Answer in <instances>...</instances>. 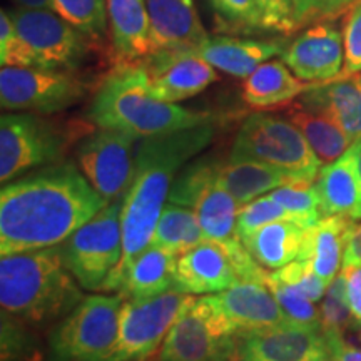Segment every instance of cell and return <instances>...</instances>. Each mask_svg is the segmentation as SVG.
I'll return each mask as SVG.
<instances>
[{"label": "cell", "instance_id": "1", "mask_svg": "<svg viewBox=\"0 0 361 361\" xmlns=\"http://www.w3.org/2000/svg\"><path fill=\"white\" fill-rule=\"evenodd\" d=\"M107 202L72 162H54L0 191V252L59 246Z\"/></svg>", "mask_w": 361, "mask_h": 361}, {"label": "cell", "instance_id": "2", "mask_svg": "<svg viewBox=\"0 0 361 361\" xmlns=\"http://www.w3.org/2000/svg\"><path fill=\"white\" fill-rule=\"evenodd\" d=\"M214 137L207 123L176 133L141 139L134 152V176L123 200V256L101 291H117L121 278L139 252L152 243L169 191L179 171L209 146Z\"/></svg>", "mask_w": 361, "mask_h": 361}, {"label": "cell", "instance_id": "3", "mask_svg": "<svg viewBox=\"0 0 361 361\" xmlns=\"http://www.w3.org/2000/svg\"><path fill=\"white\" fill-rule=\"evenodd\" d=\"M89 117L101 129H112L135 139L176 133L209 123L206 112L189 111L164 102L149 90L141 64L128 62L102 80L89 109Z\"/></svg>", "mask_w": 361, "mask_h": 361}, {"label": "cell", "instance_id": "4", "mask_svg": "<svg viewBox=\"0 0 361 361\" xmlns=\"http://www.w3.org/2000/svg\"><path fill=\"white\" fill-rule=\"evenodd\" d=\"M82 293L67 268L61 246L6 255L0 259V305L4 314L44 323L71 313Z\"/></svg>", "mask_w": 361, "mask_h": 361}, {"label": "cell", "instance_id": "5", "mask_svg": "<svg viewBox=\"0 0 361 361\" xmlns=\"http://www.w3.org/2000/svg\"><path fill=\"white\" fill-rule=\"evenodd\" d=\"M229 161H258L313 184L322 162L291 121L271 114H252L239 128Z\"/></svg>", "mask_w": 361, "mask_h": 361}, {"label": "cell", "instance_id": "6", "mask_svg": "<svg viewBox=\"0 0 361 361\" xmlns=\"http://www.w3.org/2000/svg\"><path fill=\"white\" fill-rule=\"evenodd\" d=\"M239 335L218 296L196 298L173 324L159 361H238Z\"/></svg>", "mask_w": 361, "mask_h": 361}, {"label": "cell", "instance_id": "7", "mask_svg": "<svg viewBox=\"0 0 361 361\" xmlns=\"http://www.w3.org/2000/svg\"><path fill=\"white\" fill-rule=\"evenodd\" d=\"M123 303L119 295L82 298L51 333V361H109L119 336Z\"/></svg>", "mask_w": 361, "mask_h": 361}, {"label": "cell", "instance_id": "8", "mask_svg": "<svg viewBox=\"0 0 361 361\" xmlns=\"http://www.w3.org/2000/svg\"><path fill=\"white\" fill-rule=\"evenodd\" d=\"M123 201L109 202L62 243L67 268L84 290L101 291L123 256Z\"/></svg>", "mask_w": 361, "mask_h": 361}, {"label": "cell", "instance_id": "9", "mask_svg": "<svg viewBox=\"0 0 361 361\" xmlns=\"http://www.w3.org/2000/svg\"><path fill=\"white\" fill-rule=\"evenodd\" d=\"M194 300V295L178 290L152 298L124 300L119 316V336L109 361H144L154 355L173 324Z\"/></svg>", "mask_w": 361, "mask_h": 361}, {"label": "cell", "instance_id": "10", "mask_svg": "<svg viewBox=\"0 0 361 361\" xmlns=\"http://www.w3.org/2000/svg\"><path fill=\"white\" fill-rule=\"evenodd\" d=\"M87 84L74 72L42 67H2L0 106L4 111L54 114L82 101Z\"/></svg>", "mask_w": 361, "mask_h": 361}, {"label": "cell", "instance_id": "11", "mask_svg": "<svg viewBox=\"0 0 361 361\" xmlns=\"http://www.w3.org/2000/svg\"><path fill=\"white\" fill-rule=\"evenodd\" d=\"M67 134L39 116L4 114L0 119V180L11 183L27 171L59 162Z\"/></svg>", "mask_w": 361, "mask_h": 361}, {"label": "cell", "instance_id": "12", "mask_svg": "<svg viewBox=\"0 0 361 361\" xmlns=\"http://www.w3.org/2000/svg\"><path fill=\"white\" fill-rule=\"evenodd\" d=\"M17 30L34 52L37 67L42 69L74 71L87 59L92 35L82 32L54 11L11 12Z\"/></svg>", "mask_w": 361, "mask_h": 361}, {"label": "cell", "instance_id": "13", "mask_svg": "<svg viewBox=\"0 0 361 361\" xmlns=\"http://www.w3.org/2000/svg\"><path fill=\"white\" fill-rule=\"evenodd\" d=\"M133 135L112 129H101L87 135L78 147V166L89 184L104 201L124 200L134 176Z\"/></svg>", "mask_w": 361, "mask_h": 361}, {"label": "cell", "instance_id": "14", "mask_svg": "<svg viewBox=\"0 0 361 361\" xmlns=\"http://www.w3.org/2000/svg\"><path fill=\"white\" fill-rule=\"evenodd\" d=\"M238 361H333L322 326L286 322L239 335Z\"/></svg>", "mask_w": 361, "mask_h": 361}, {"label": "cell", "instance_id": "15", "mask_svg": "<svg viewBox=\"0 0 361 361\" xmlns=\"http://www.w3.org/2000/svg\"><path fill=\"white\" fill-rule=\"evenodd\" d=\"M139 64L149 90L164 102L186 101L218 80L214 67L194 49H168L151 54Z\"/></svg>", "mask_w": 361, "mask_h": 361}, {"label": "cell", "instance_id": "16", "mask_svg": "<svg viewBox=\"0 0 361 361\" xmlns=\"http://www.w3.org/2000/svg\"><path fill=\"white\" fill-rule=\"evenodd\" d=\"M281 61L305 82L333 80L345 67V39L335 27L314 25L284 49Z\"/></svg>", "mask_w": 361, "mask_h": 361}, {"label": "cell", "instance_id": "17", "mask_svg": "<svg viewBox=\"0 0 361 361\" xmlns=\"http://www.w3.org/2000/svg\"><path fill=\"white\" fill-rule=\"evenodd\" d=\"M239 278L223 241L204 239L178 258L176 290L186 295H218Z\"/></svg>", "mask_w": 361, "mask_h": 361}, {"label": "cell", "instance_id": "18", "mask_svg": "<svg viewBox=\"0 0 361 361\" xmlns=\"http://www.w3.org/2000/svg\"><path fill=\"white\" fill-rule=\"evenodd\" d=\"M361 137L351 142L336 161L329 162L316 178L323 216L361 219Z\"/></svg>", "mask_w": 361, "mask_h": 361}, {"label": "cell", "instance_id": "19", "mask_svg": "<svg viewBox=\"0 0 361 361\" xmlns=\"http://www.w3.org/2000/svg\"><path fill=\"white\" fill-rule=\"evenodd\" d=\"M151 22V54L197 49L209 39L194 0H146Z\"/></svg>", "mask_w": 361, "mask_h": 361}, {"label": "cell", "instance_id": "20", "mask_svg": "<svg viewBox=\"0 0 361 361\" xmlns=\"http://www.w3.org/2000/svg\"><path fill=\"white\" fill-rule=\"evenodd\" d=\"M216 296L238 335L290 322L264 283L238 281Z\"/></svg>", "mask_w": 361, "mask_h": 361}, {"label": "cell", "instance_id": "21", "mask_svg": "<svg viewBox=\"0 0 361 361\" xmlns=\"http://www.w3.org/2000/svg\"><path fill=\"white\" fill-rule=\"evenodd\" d=\"M355 228V221L345 216H324L314 226L306 228L298 259L306 261L329 284L343 266L346 245Z\"/></svg>", "mask_w": 361, "mask_h": 361}, {"label": "cell", "instance_id": "22", "mask_svg": "<svg viewBox=\"0 0 361 361\" xmlns=\"http://www.w3.org/2000/svg\"><path fill=\"white\" fill-rule=\"evenodd\" d=\"M283 51V42L239 37H209L197 49L200 56L214 69L241 79H246L278 54L281 56Z\"/></svg>", "mask_w": 361, "mask_h": 361}, {"label": "cell", "instance_id": "23", "mask_svg": "<svg viewBox=\"0 0 361 361\" xmlns=\"http://www.w3.org/2000/svg\"><path fill=\"white\" fill-rule=\"evenodd\" d=\"M176 266L178 256L156 245H149L129 263L117 293L123 300H139L176 290Z\"/></svg>", "mask_w": 361, "mask_h": 361}, {"label": "cell", "instance_id": "24", "mask_svg": "<svg viewBox=\"0 0 361 361\" xmlns=\"http://www.w3.org/2000/svg\"><path fill=\"white\" fill-rule=\"evenodd\" d=\"M301 101L323 107L336 119L350 141L361 137V74L314 82L301 94Z\"/></svg>", "mask_w": 361, "mask_h": 361}, {"label": "cell", "instance_id": "25", "mask_svg": "<svg viewBox=\"0 0 361 361\" xmlns=\"http://www.w3.org/2000/svg\"><path fill=\"white\" fill-rule=\"evenodd\" d=\"M286 116L288 121H291L301 130L316 157L324 166L336 161L351 146L350 137L341 126L323 107L303 102L300 99L286 111Z\"/></svg>", "mask_w": 361, "mask_h": 361}, {"label": "cell", "instance_id": "26", "mask_svg": "<svg viewBox=\"0 0 361 361\" xmlns=\"http://www.w3.org/2000/svg\"><path fill=\"white\" fill-rule=\"evenodd\" d=\"M116 51L128 62L151 56V22L146 0H107Z\"/></svg>", "mask_w": 361, "mask_h": 361}, {"label": "cell", "instance_id": "27", "mask_svg": "<svg viewBox=\"0 0 361 361\" xmlns=\"http://www.w3.org/2000/svg\"><path fill=\"white\" fill-rule=\"evenodd\" d=\"M218 180L239 206L286 184L300 183L286 171L258 161H228L226 164H219Z\"/></svg>", "mask_w": 361, "mask_h": 361}, {"label": "cell", "instance_id": "28", "mask_svg": "<svg viewBox=\"0 0 361 361\" xmlns=\"http://www.w3.org/2000/svg\"><path fill=\"white\" fill-rule=\"evenodd\" d=\"M305 231L306 228L295 221L281 219L263 226L241 241L264 269L274 271L298 259Z\"/></svg>", "mask_w": 361, "mask_h": 361}, {"label": "cell", "instance_id": "29", "mask_svg": "<svg viewBox=\"0 0 361 361\" xmlns=\"http://www.w3.org/2000/svg\"><path fill=\"white\" fill-rule=\"evenodd\" d=\"M313 84L298 79L281 61H268L243 82V99L252 107L281 106L301 96Z\"/></svg>", "mask_w": 361, "mask_h": 361}, {"label": "cell", "instance_id": "30", "mask_svg": "<svg viewBox=\"0 0 361 361\" xmlns=\"http://www.w3.org/2000/svg\"><path fill=\"white\" fill-rule=\"evenodd\" d=\"M238 201L221 186L218 178L202 189L191 209L200 221L206 239L229 241L236 238V219L239 211Z\"/></svg>", "mask_w": 361, "mask_h": 361}, {"label": "cell", "instance_id": "31", "mask_svg": "<svg viewBox=\"0 0 361 361\" xmlns=\"http://www.w3.org/2000/svg\"><path fill=\"white\" fill-rule=\"evenodd\" d=\"M206 239L200 221L191 207L168 204L162 209L157 221L154 236L151 245L173 252L179 258L180 255L192 250Z\"/></svg>", "mask_w": 361, "mask_h": 361}, {"label": "cell", "instance_id": "32", "mask_svg": "<svg viewBox=\"0 0 361 361\" xmlns=\"http://www.w3.org/2000/svg\"><path fill=\"white\" fill-rule=\"evenodd\" d=\"M278 204H281L295 223L303 228H311L324 218L322 211V200L314 184L293 183L268 192Z\"/></svg>", "mask_w": 361, "mask_h": 361}, {"label": "cell", "instance_id": "33", "mask_svg": "<svg viewBox=\"0 0 361 361\" xmlns=\"http://www.w3.org/2000/svg\"><path fill=\"white\" fill-rule=\"evenodd\" d=\"M319 316H322V328L324 335L345 336V333L350 328L360 323L356 322L353 311H351L348 284H346V278L343 273L338 274L328 284V290L323 296L322 308H319Z\"/></svg>", "mask_w": 361, "mask_h": 361}, {"label": "cell", "instance_id": "34", "mask_svg": "<svg viewBox=\"0 0 361 361\" xmlns=\"http://www.w3.org/2000/svg\"><path fill=\"white\" fill-rule=\"evenodd\" d=\"M264 284L276 298V301L290 322L310 324V326H322V316H319V311L316 310L314 301L310 300L300 288L276 278L273 271L266 274Z\"/></svg>", "mask_w": 361, "mask_h": 361}, {"label": "cell", "instance_id": "35", "mask_svg": "<svg viewBox=\"0 0 361 361\" xmlns=\"http://www.w3.org/2000/svg\"><path fill=\"white\" fill-rule=\"evenodd\" d=\"M219 162H213L209 159H200L192 164L184 166L183 171L176 176L173 188H171L168 202L169 204L192 207L194 201L197 200L202 189H204L211 180L218 178Z\"/></svg>", "mask_w": 361, "mask_h": 361}, {"label": "cell", "instance_id": "36", "mask_svg": "<svg viewBox=\"0 0 361 361\" xmlns=\"http://www.w3.org/2000/svg\"><path fill=\"white\" fill-rule=\"evenodd\" d=\"M56 12L82 32L99 39L107 29V0H54Z\"/></svg>", "mask_w": 361, "mask_h": 361}, {"label": "cell", "instance_id": "37", "mask_svg": "<svg viewBox=\"0 0 361 361\" xmlns=\"http://www.w3.org/2000/svg\"><path fill=\"white\" fill-rule=\"evenodd\" d=\"M291 219V214L281 204H278L269 194L256 197L255 201L241 206L238 211L236 219V234L239 239H246L256 233L263 226L274 223V221Z\"/></svg>", "mask_w": 361, "mask_h": 361}, {"label": "cell", "instance_id": "38", "mask_svg": "<svg viewBox=\"0 0 361 361\" xmlns=\"http://www.w3.org/2000/svg\"><path fill=\"white\" fill-rule=\"evenodd\" d=\"M0 62L2 67H37L34 52L22 39L11 12H0Z\"/></svg>", "mask_w": 361, "mask_h": 361}, {"label": "cell", "instance_id": "39", "mask_svg": "<svg viewBox=\"0 0 361 361\" xmlns=\"http://www.w3.org/2000/svg\"><path fill=\"white\" fill-rule=\"evenodd\" d=\"M209 4L224 24L234 25V29H239L241 32L263 30L256 0H209Z\"/></svg>", "mask_w": 361, "mask_h": 361}, {"label": "cell", "instance_id": "40", "mask_svg": "<svg viewBox=\"0 0 361 361\" xmlns=\"http://www.w3.org/2000/svg\"><path fill=\"white\" fill-rule=\"evenodd\" d=\"M273 274L283 281L295 284L314 303L322 300L328 290V283L323 278H319L306 261L301 259H295L283 268L274 269Z\"/></svg>", "mask_w": 361, "mask_h": 361}, {"label": "cell", "instance_id": "41", "mask_svg": "<svg viewBox=\"0 0 361 361\" xmlns=\"http://www.w3.org/2000/svg\"><path fill=\"white\" fill-rule=\"evenodd\" d=\"M263 30L290 34L298 27L293 0H256Z\"/></svg>", "mask_w": 361, "mask_h": 361}, {"label": "cell", "instance_id": "42", "mask_svg": "<svg viewBox=\"0 0 361 361\" xmlns=\"http://www.w3.org/2000/svg\"><path fill=\"white\" fill-rule=\"evenodd\" d=\"M345 39V67L341 78L361 72V4H358L350 13L343 30Z\"/></svg>", "mask_w": 361, "mask_h": 361}, {"label": "cell", "instance_id": "43", "mask_svg": "<svg viewBox=\"0 0 361 361\" xmlns=\"http://www.w3.org/2000/svg\"><path fill=\"white\" fill-rule=\"evenodd\" d=\"M348 284V300L356 322L361 323V266L360 268H343L341 271Z\"/></svg>", "mask_w": 361, "mask_h": 361}, {"label": "cell", "instance_id": "44", "mask_svg": "<svg viewBox=\"0 0 361 361\" xmlns=\"http://www.w3.org/2000/svg\"><path fill=\"white\" fill-rule=\"evenodd\" d=\"M333 361H361V348L340 335H326Z\"/></svg>", "mask_w": 361, "mask_h": 361}, {"label": "cell", "instance_id": "45", "mask_svg": "<svg viewBox=\"0 0 361 361\" xmlns=\"http://www.w3.org/2000/svg\"><path fill=\"white\" fill-rule=\"evenodd\" d=\"M361 266V224L356 226L346 245L343 256V268H360Z\"/></svg>", "mask_w": 361, "mask_h": 361}, {"label": "cell", "instance_id": "46", "mask_svg": "<svg viewBox=\"0 0 361 361\" xmlns=\"http://www.w3.org/2000/svg\"><path fill=\"white\" fill-rule=\"evenodd\" d=\"M356 0H316V17H326L343 11Z\"/></svg>", "mask_w": 361, "mask_h": 361}, {"label": "cell", "instance_id": "47", "mask_svg": "<svg viewBox=\"0 0 361 361\" xmlns=\"http://www.w3.org/2000/svg\"><path fill=\"white\" fill-rule=\"evenodd\" d=\"M298 25L310 22L316 17V0H293Z\"/></svg>", "mask_w": 361, "mask_h": 361}, {"label": "cell", "instance_id": "48", "mask_svg": "<svg viewBox=\"0 0 361 361\" xmlns=\"http://www.w3.org/2000/svg\"><path fill=\"white\" fill-rule=\"evenodd\" d=\"M16 6L24 11H54L56 12V4L54 0H13Z\"/></svg>", "mask_w": 361, "mask_h": 361}, {"label": "cell", "instance_id": "49", "mask_svg": "<svg viewBox=\"0 0 361 361\" xmlns=\"http://www.w3.org/2000/svg\"><path fill=\"white\" fill-rule=\"evenodd\" d=\"M360 168H361V164H360Z\"/></svg>", "mask_w": 361, "mask_h": 361}]
</instances>
